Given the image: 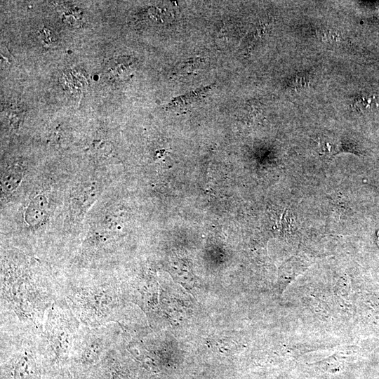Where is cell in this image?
Returning a JSON list of instances; mask_svg holds the SVG:
<instances>
[{
	"mask_svg": "<svg viewBox=\"0 0 379 379\" xmlns=\"http://www.w3.org/2000/svg\"><path fill=\"white\" fill-rule=\"evenodd\" d=\"M2 262L1 331L38 335L47 309L59 298L58 281L34 274L19 258Z\"/></svg>",
	"mask_w": 379,
	"mask_h": 379,
	"instance_id": "1",
	"label": "cell"
},
{
	"mask_svg": "<svg viewBox=\"0 0 379 379\" xmlns=\"http://www.w3.org/2000/svg\"><path fill=\"white\" fill-rule=\"evenodd\" d=\"M58 295L80 323L90 328L121 320L122 290L109 277L58 281Z\"/></svg>",
	"mask_w": 379,
	"mask_h": 379,
	"instance_id": "2",
	"label": "cell"
},
{
	"mask_svg": "<svg viewBox=\"0 0 379 379\" xmlns=\"http://www.w3.org/2000/svg\"><path fill=\"white\" fill-rule=\"evenodd\" d=\"M81 326L80 321L61 298H58L47 309L42 331L37 336L43 369L59 373L69 368L72 349Z\"/></svg>",
	"mask_w": 379,
	"mask_h": 379,
	"instance_id": "3",
	"label": "cell"
},
{
	"mask_svg": "<svg viewBox=\"0 0 379 379\" xmlns=\"http://www.w3.org/2000/svg\"><path fill=\"white\" fill-rule=\"evenodd\" d=\"M37 336L18 331H1L2 379H41L43 367Z\"/></svg>",
	"mask_w": 379,
	"mask_h": 379,
	"instance_id": "4",
	"label": "cell"
},
{
	"mask_svg": "<svg viewBox=\"0 0 379 379\" xmlns=\"http://www.w3.org/2000/svg\"><path fill=\"white\" fill-rule=\"evenodd\" d=\"M117 323L90 328L81 324L75 340L69 368L83 375L95 371L107 353L120 341Z\"/></svg>",
	"mask_w": 379,
	"mask_h": 379,
	"instance_id": "5",
	"label": "cell"
},
{
	"mask_svg": "<svg viewBox=\"0 0 379 379\" xmlns=\"http://www.w3.org/2000/svg\"><path fill=\"white\" fill-rule=\"evenodd\" d=\"M137 64V60L132 57H114L109 59L105 65L104 73L112 81H125L133 77Z\"/></svg>",
	"mask_w": 379,
	"mask_h": 379,
	"instance_id": "6",
	"label": "cell"
},
{
	"mask_svg": "<svg viewBox=\"0 0 379 379\" xmlns=\"http://www.w3.org/2000/svg\"><path fill=\"white\" fill-rule=\"evenodd\" d=\"M46 206L47 200L44 196L36 197L25 212L26 222L31 225H35L42 221Z\"/></svg>",
	"mask_w": 379,
	"mask_h": 379,
	"instance_id": "7",
	"label": "cell"
},
{
	"mask_svg": "<svg viewBox=\"0 0 379 379\" xmlns=\"http://www.w3.org/2000/svg\"><path fill=\"white\" fill-rule=\"evenodd\" d=\"M203 65V60L200 58L187 60L179 67L175 74L180 77L197 74L202 69Z\"/></svg>",
	"mask_w": 379,
	"mask_h": 379,
	"instance_id": "8",
	"label": "cell"
},
{
	"mask_svg": "<svg viewBox=\"0 0 379 379\" xmlns=\"http://www.w3.org/2000/svg\"><path fill=\"white\" fill-rule=\"evenodd\" d=\"M353 107L358 111L374 109L379 107L378 95H363L357 98L353 103Z\"/></svg>",
	"mask_w": 379,
	"mask_h": 379,
	"instance_id": "9",
	"label": "cell"
},
{
	"mask_svg": "<svg viewBox=\"0 0 379 379\" xmlns=\"http://www.w3.org/2000/svg\"><path fill=\"white\" fill-rule=\"evenodd\" d=\"M21 179V172L19 169L13 168L6 173L3 178L4 188L7 192H12L18 185Z\"/></svg>",
	"mask_w": 379,
	"mask_h": 379,
	"instance_id": "10",
	"label": "cell"
},
{
	"mask_svg": "<svg viewBox=\"0 0 379 379\" xmlns=\"http://www.w3.org/2000/svg\"><path fill=\"white\" fill-rule=\"evenodd\" d=\"M65 8L66 10L62 11L64 21L70 25H77L81 20V18L75 17L74 14L81 12V11L76 7H66Z\"/></svg>",
	"mask_w": 379,
	"mask_h": 379,
	"instance_id": "11",
	"label": "cell"
},
{
	"mask_svg": "<svg viewBox=\"0 0 379 379\" xmlns=\"http://www.w3.org/2000/svg\"><path fill=\"white\" fill-rule=\"evenodd\" d=\"M377 244L379 246V230L377 232Z\"/></svg>",
	"mask_w": 379,
	"mask_h": 379,
	"instance_id": "12",
	"label": "cell"
}]
</instances>
